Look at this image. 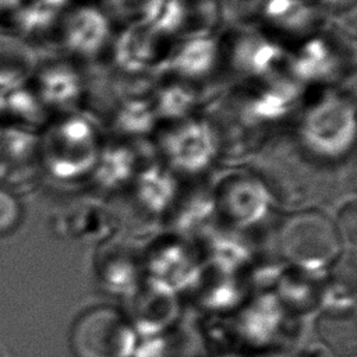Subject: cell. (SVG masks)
Here are the masks:
<instances>
[{
    "mask_svg": "<svg viewBox=\"0 0 357 357\" xmlns=\"http://www.w3.org/2000/svg\"><path fill=\"white\" fill-rule=\"evenodd\" d=\"M0 137H1V135H0Z\"/></svg>",
    "mask_w": 357,
    "mask_h": 357,
    "instance_id": "cell-23",
    "label": "cell"
},
{
    "mask_svg": "<svg viewBox=\"0 0 357 357\" xmlns=\"http://www.w3.org/2000/svg\"><path fill=\"white\" fill-rule=\"evenodd\" d=\"M283 59L282 47L258 33L238 38L231 53L234 68L251 77H273Z\"/></svg>",
    "mask_w": 357,
    "mask_h": 357,
    "instance_id": "cell-7",
    "label": "cell"
},
{
    "mask_svg": "<svg viewBox=\"0 0 357 357\" xmlns=\"http://www.w3.org/2000/svg\"><path fill=\"white\" fill-rule=\"evenodd\" d=\"M49 166L60 176H78L95 167L100 153L95 127L81 116L54 124L45 138Z\"/></svg>",
    "mask_w": 357,
    "mask_h": 357,
    "instance_id": "cell-4",
    "label": "cell"
},
{
    "mask_svg": "<svg viewBox=\"0 0 357 357\" xmlns=\"http://www.w3.org/2000/svg\"><path fill=\"white\" fill-rule=\"evenodd\" d=\"M110 24L107 15L93 6H81L73 10L63 25V40L75 54L91 57L107 43Z\"/></svg>",
    "mask_w": 357,
    "mask_h": 357,
    "instance_id": "cell-6",
    "label": "cell"
},
{
    "mask_svg": "<svg viewBox=\"0 0 357 357\" xmlns=\"http://www.w3.org/2000/svg\"><path fill=\"white\" fill-rule=\"evenodd\" d=\"M300 135L310 151L322 158H339L354 144L356 106L349 98L328 92L304 113Z\"/></svg>",
    "mask_w": 357,
    "mask_h": 357,
    "instance_id": "cell-2",
    "label": "cell"
},
{
    "mask_svg": "<svg viewBox=\"0 0 357 357\" xmlns=\"http://www.w3.org/2000/svg\"><path fill=\"white\" fill-rule=\"evenodd\" d=\"M82 82L78 73L66 64L49 66L38 77V98L42 105L67 109L81 96Z\"/></svg>",
    "mask_w": 357,
    "mask_h": 357,
    "instance_id": "cell-11",
    "label": "cell"
},
{
    "mask_svg": "<svg viewBox=\"0 0 357 357\" xmlns=\"http://www.w3.org/2000/svg\"><path fill=\"white\" fill-rule=\"evenodd\" d=\"M169 160L188 172L199 170L213 158L218 138L213 128L202 120H183L169 130L162 139Z\"/></svg>",
    "mask_w": 357,
    "mask_h": 357,
    "instance_id": "cell-5",
    "label": "cell"
},
{
    "mask_svg": "<svg viewBox=\"0 0 357 357\" xmlns=\"http://www.w3.org/2000/svg\"><path fill=\"white\" fill-rule=\"evenodd\" d=\"M297 95L296 85L290 81L279 78L261 89L251 103V110L257 117L276 119L287 112L289 106Z\"/></svg>",
    "mask_w": 357,
    "mask_h": 357,
    "instance_id": "cell-15",
    "label": "cell"
},
{
    "mask_svg": "<svg viewBox=\"0 0 357 357\" xmlns=\"http://www.w3.org/2000/svg\"><path fill=\"white\" fill-rule=\"evenodd\" d=\"M18 3H20V0H0V11L11 10V8L17 7Z\"/></svg>",
    "mask_w": 357,
    "mask_h": 357,
    "instance_id": "cell-22",
    "label": "cell"
},
{
    "mask_svg": "<svg viewBox=\"0 0 357 357\" xmlns=\"http://www.w3.org/2000/svg\"><path fill=\"white\" fill-rule=\"evenodd\" d=\"M317 332L324 344L337 357H356L357 324L353 307L324 312L317 321Z\"/></svg>",
    "mask_w": 357,
    "mask_h": 357,
    "instance_id": "cell-12",
    "label": "cell"
},
{
    "mask_svg": "<svg viewBox=\"0 0 357 357\" xmlns=\"http://www.w3.org/2000/svg\"><path fill=\"white\" fill-rule=\"evenodd\" d=\"M156 0H106L110 11L119 18L132 22H145Z\"/></svg>",
    "mask_w": 357,
    "mask_h": 357,
    "instance_id": "cell-19",
    "label": "cell"
},
{
    "mask_svg": "<svg viewBox=\"0 0 357 357\" xmlns=\"http://www.w3.org/2000/svg\"><path fill=\"white\" fill-rule=\"evenodd\" d=\"M156 33L145 22H132L114 42V60L130 73L145 70L156 57Z\"/></svg>",
    "mask_w": 357,
    "mask_h": 357,
    "instance_id": "cell-9",
    "label": "cell"
},
{
    "mask_svg": "<svg viewBox=\"0 0 357 357\" xmlns=\"http://www.w3.org/2000/svg\"><path fill=\"white\" fill-rule=\"evenodd\" d=\"M156 119L152 103L146 100H128L119 110L116 123L124 132L144 134L152 128Z\"/></svg>",
    "mask_w": 357,
    "mask_h": 357,
    "instance_id": "cell-17",
    "label": "cell"
},
{
    "mask_svg": "<svg viewBox=\"0 0 357 357\" xmlns=\"http://www.w3.org/2000/svg\"><path fill=\"white\" fill-rule=\"evenodd\" d=\"M279 251L300 271H319L333 264L342 251V238L331 218L314 209L284 219L278 234Z\"/></svg>",
    "mask_w": 357,
    "mask_h": 357,
    "instance_id": "cell-1",
    "label": "cell"
},
{
    "mask_svg": "<svg viewBox=\"0 0 357 357\" xmlns=\"http://www.w3.org/2000/svg\"><path fill=\"white\" fill-rule=\"evenodd\" d=\"M218 43L211 35H192L183 40L169 57V68L187 78H199L212 71L218 60Z\"/></svg>",
    "mask_w": 357,
    "mask_h": 357,
    "instance_id": "cell-10",
    "label": "cell"
},
{
    "mask_svg": "<svg viewBox=\"0 0 357 357\" xmlns=\"http://www.w3.org/2000/svg\"><path fill=\"white\" fill-rule=\"evenodd\" d=\"M336 230L342 238V241H349L356 244L357 237V211L356 202L349 201L346 202L337 212L336 220H333Z\"/></svg>",
    "mask_w": 357,
    "mask_h": 357,
    "instance_id": "cell-20",
    "label": "cell"
},
{
    "mask_svg": "<svg viewBox=\"0 0 357 357\" xmlns=\"http://www.w3.org/2000/svg\"><path fill=\"white\" fill-rule=\"evenodd\" d=\"M21 220L18 201L6 190L0 188V234H6L17 227Z\"/></svg>",
    "mask_w": 357,
    "mask_h": 357,
    "instance_id": "cell-21",
    "label": "cell"
},
{
    "mask_svg": "<svg viewBox=\"0 0 357 357\" xmlns=\"http://www.w3.org/2000/svg\"><path fill=\"white\" fill-rule=\"evenodd\" d=\"M195 102L197 96L191 88L183 84H170L158 92L152 105L156 117L183 120L192 110Z\"/></svg>",
    "mask_w": 357,
    "mask_h": 357,
    "instance_id": "cell-16",
    "label": "cell"
},
{
    "mask_svg": "<svg viewBox=\"0 0 357 357\" xmlns=\"http://www.w3.org/2000/svg\"><path fill=\"white\" fill-rule=\"evenodd\" d=\"M264 14L276 26L289 32L307 31L315 18L312 7L305 0H268Z\"/></svg>",
    "mask_w": 357,
    "mask_h": 357,
    "instance_id": "cell-14",
    "label": "cell"
},
{
    "mask_svg": "<svg viewBox=\"0 0 357 357\" xmlns=\"http://www.w3.org/2000/svg\"><path fill=\"white\" fill-rule=\"evenodd\" d=\"M0 116L24 121H38L42 116V103L18 68L0 67Z\"/></svg>",
    "mask_w": 357,
    "mask_h": 357,
    "instance_id": "cell-8",
    "label": "cell"
},
{
    "mask_svg": "<svg viewBox=\"0 0 357 357\" xmlns=\"http://www.w3.org/2000/svg\"><path fill=\"white\" fill-rule=\"evenodd\" d=\"M134 165V155L128 148L121 145L100 149L99 158L96 160V172L99 177L107 181H116L117 178H124L130 174Z\"/></svg>",
    "mask_w": 357,
    "mask_h": 357,
    "instance_id": "cell-18",
    "label": "cell"
},
{
    "mask_svg": "<svg viewBox=\"0 0 357 357\" xmlns=\"http://www.w3.org/2000/svg\"><path fill=\"white\" fill-rule=\"evenodd\" d=\"M70 344L75 357H131L134 326L116 308L92 307L75 319Z\"/></svg>",
    "mask_w": 357,
    "mask_h": 357,
    "instance_id": "cell-3",
    "label": "cell"
},
{
    "mask_svg": "<svg viewBox=\"0 0 357 357\" xmlns=\"http://www.w3.org/2000/svg\"><path fill=\"white\" fill-rule=\"evenodd\" d=\"M290 67L298 79L318 81L335 74L337 60L335 52L324 40L312 39L290 59Z\"/></svg>",
    "mask_w": 357,
    "mask_h": 357,
    "instance_id": "cell-13",
    "label": "cell"
}]
</instances>
